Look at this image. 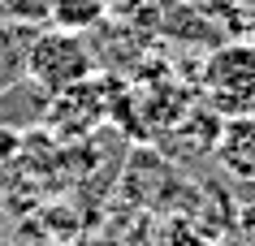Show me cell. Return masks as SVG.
<instances>
[{
  "mask_svg": "<svg viewBox=\"0 0 255 246\" xmlns=\"http://www.w3.org/2000/svg\"><path fill=\"white\" fill-rule=\"evenodd\" d=\"M203 104L216 117L255 112V43H221L203 65Z\"/></svg>",
  "mask_w": 255,
  "mask_h": 246,
  "instance_id": "cell-1",
  "label": "cell"
},
{
  "mask_svg": "<svg viewBox=\"0 0 255 246\" xmlns=\"http://www.w3.org/2000/svg\"><path fill=\"white\" fill-rule=\"evenodd\" d=\"M91 74H95V61H91V48L82 43L78 30L52 26V30H43L26 52V78L39 91H48V95H61L69 86L87 82Z\"/></svg>",
  "mask_w": 255,
  "mask_h": 246,
  "instance_id": "cell-2",
  "label": "cell"
},
{
  "mask_svg": "<svg viewBox=\"0 0 255 246\" xmlns=\"http://www.w3.org/2000/svg\"><path fill=\"white\" fill-rule=\"evenodd\" d=\"M212 156L234 181H255V112L221 117V134L212 143Z\"/></svg>",
  "mask_w": 255,
  "mask_h": 246,
  "instance_id": "cell-3",
  "label": "cell"
},
{
  "mask_svg": "<svg viewBox=\"0 0 255 246\" xmlns=\"http://www.w3.org/2000/svg\"><path fill=\"white\" fill-rule=\"evenodd\" d=\"M104 0H52V22L48 26H61V30H87L104 17Z\"/></svg>",
  "mask_w": 255,
  "mask_h": 246,
  "instance_id": "cell-4",
  "label": "cell"
},
{
  "mask_svg": "<svg viewBox=\"0 0 255 246\" xmlns=\"http://www.w3.org/2000/svg\"><path fill=\"white\" fill-rule=\"evenodd\" d=\"M0 17L17 26H48L52 22V0H0Z\"/></svg>",
  "mask_w": 255,
  "mask_h": 246,
  "instance_id": "cell-5",
  "label": "cell"
},
{
  "mask_svg": "<svg viewBox=\"0 0 255 246\" xmlns=\"http://www.w3.org/2000/svg\"><path fill=\"white\" fill-rule=\"evenodd\" d=\"M160 246H216L208 233H199L195 225H186V220H173L169 229H164V242Z\"/></svg>",
  "mask_w": 255,
  "mask_h": 246,
  "instance_id": "cell-6",
  "label": "cell"
},
{
  "mask_svg": "<svg viewBox=\"0 0 255 246\" xmlns=\"http://www.w3.org/2000/svg\"><path fill=\"white\" fill-rule=\"evenodd\" d=\"M251 43H255V22H251Z\"/></svg>",
  "mask_w": 255,
  "mask_h": 246,
  "instance_id": "cell-7",
  "label": "cell"
},
{
  "mask_svg": "<svg viewBox=\"0 0 255 246\" xmlns=\"http://www.w3.org/2000/svg\"><path fill=\"white\" fill-rule=\"evenodd\" d=\"M100 246H113V242H100Z\"/></svg>",
  "mask_w": 255,
  "mask_h": 246,
  "instance_id": "cell-8",
  "label": "cell"
}]
</instances>
